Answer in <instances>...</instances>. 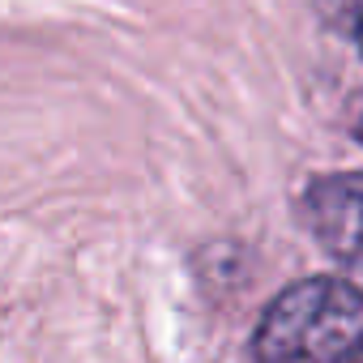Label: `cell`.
Wrapping results in <instances>:
<instances>
[{
    "label": "cell",
    "mask_w": 363,
    "mask_h": 363,
    "mask_svg": "<svg viewBox=\"0 0 363 363\" xmlns=\"http://www.w3.org/2000/svg\"><path fill=\"white\" fill-rule=\"evenodd\" d=\"M359 141H363V120H359Z\"/></svg>",
    "instance_id": "obj_5"
},
{
    "label": "cell",
    "mask_w": 363,
    "mask_h": 363,
    "mask_svg": "<svg viewBox=\"0 0 363 363\" xmlns=\"http://www.w3.org/2000/svg\"><path fill=\"white\" fill-rule=\"evenodd\" d=\"M337 363H363V342H359V346H354V350H350L346 359H337Z\"/></svg>",
    "instance_id": "obj_4"
},
{
    "label": "cell",
    "mask_w": 363,
    "mask_h": 363,
    "mask_svg": "<svg viewBox=\"0 0 363 363\" xmlns=\"http://www.w3.org/2000/svg\"><path fill=\"white\" fill-rule=\"evenodd\" d=\"M329 9L342 22V30L354 39V48L363 52V0H329Z\"/></svg>",
    "instance_id": "obj_3"
},
{
    "label": "cell",
    "mask_w": 363,
    "mask_h": 363,
    "mask_svg": "<svg viewBox=\"0 0 363 363\" xmlns=\"http://www.w3.org/2000/svg\"><path fill=\"white\" fill-rule=\"evenodd\" d=\"M363 342V291L346 278H303L261 316L257 363H337Z\"/></svg>",
    "instance_id": "obj_1"
},
{
    "label": "cell",
    "mask_w": 363,
    "mask_h": 363,
    "mask_svg": "<svg viewBox=\"0 0 363 363\" xmlns=\"http://www.w3.org/2000/svg\"><path fill=\"white\" fill-rule=\"evenodd\" d=\"M303 214L316 244L354 278H363V171L316 175L303 189Z\"/></svg>",
    "instance_id": "obj_2"
}]
</instances>
